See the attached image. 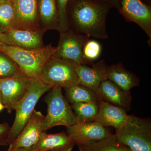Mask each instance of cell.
<instances>
[{
	"label": "cell",
	"instance_id": "1",
	"mask_svg": "<svg viewBox=\"0 0 151 151\" xmlns=\"http://www.w3.org/2000/svg\"><path fill=\"white\" fill-rule=\"evenodd\" d=\"M88 0H70L67 7L68 25L74 32L98 39L108 37L106 19L109 12Z\"/></svg>",
	"mask_w": 151,
	"mask_h": 151
},
{
	"label": "cell",
	"instance_id": "2",
	"mask_svg": "<svg viewBox=\"0 0 151 151\" xmlns=\"http://www.w3.org/2000/svg\"><path fill=\"white\" fill-rule=\"evenodd\" d=\"M56 50L57 47L51 44L36 49L0 44V51L14 61L22 72L33 79L40 78L44 66Z\"/></svg>",
	"mask_w": 151,
	"mask_h": 151
},
{
	"label": "cell",
	"instance_id": "3",
	"mask_svg": "<svg viewBox=\"0 0 151 151\" xmlns=\"http://www.w3.org/2000/svg\"><path fill=\"white\" fill-rule=\"evenodd\" d=\"M120 142L132 151H151V120L129 116L126 124L115 134Z\"/></svg>",
	"mask_w": 151,
	"mask_h": 151
},
{
	"label": "cell",
	"instance_id": "4",
	"mask_svg": "<svg viewBox=\"0 0 151 151\" xmlns=\"http://www.w3.org/2000/svg\"><path fill=\"white\" fill-rule=\"evenodd\" d=\"M62 88L59 86L52 87L45 98L47 111L42 125L43 132L56 126L70 127L77 122L73 109L63 94Z\"/></svg>",
	"mask_w": 151,
	"mask_h": 151
},
{
	"label": "cell",
	"instance_id": "5",
	"mask_svg": "<svg viewBox=\"0 0 151 151\" xmlns=\"http://www.w3.org/2000/svg\"><path fill=\"white\" fill-rule=\"evenodd\" d=\"M52 87L44 83L40 78H34L29 89L19 102L14 111L16 116L11 127L9 137V145L22 132L28 120L35 109L36 105L43 94L49 91Z\"/></svg>",
	"mask_w": 151,
	"mask_h": 151
},
{
	"label": "cell",
	"instance_id": "6",
	"mask_svg": "<svg viewBox=\"0 0 151 151\" xmlns=\"http://www.w3.org/2000/svg\"><path fill=\"white\" fill-rule=\"evenodd\" d=\"M78 64L52 56L44 66L40 79L52 88L59 86L64 89L80 84L76 71Z\"/></svg>",
	"mask_w": 151,
	"mask_h": 151
},
{
	"label": "cell",
	"instance_id": "7",
	"mask_svg": "<svg viewBox=\"0 0 151 151\" xmlns=\"http://www.w3.org/2000/svg\"><path fill=\"white\" fill-rule=\"evenodd\" d=\"M59 43L53 56L70 60L78 65H91L83 54V48L89 37L68 29L60 33Z\"/></svg>",
	"mask_w": 151,
	"mask_h": 151
},
{
	"label": "cell",
	"instance_id": "8",
	"mask_svg": "<svg viewBox=\"0 0 151 151\" xmlns=\"http://www.w3.org/2000/svg\"><path fill=\"white\" fill-rule=\"evenodd\" d=\"M33 79L21 70L9 78H0L2 102L9 113L14 111L27 93Z\"/></svg>",
	"mask_w": 151,
	"mask_h": 151
},
{
	"label": "cell",
	"instance_id": "9",
	"mask_svg": "<svg viewBox=\"0 0 151 151\" xmlns=\"http://www.w3.org/2000/svg\"><path fill=\"white\" fill-rule=\"evenodd\" d=\"M118 10L127 21L137 24L145 31L151 46V6L142 0H121Z\"/></svg>",
	"mask_w": 151,
	"mask_h": 151
},
{
	"label": "cell",
	"instance_id": "10",
	"mask_svg": "<svg viewBox=\"0 0 151 151\" xmlns=\"http://www.w3.org/2000/svg\"><path fill=\"white\" fill-rule=\"evenodd\" d=\"M44 118L40 111L35 110L19 134L9 145V150L29 148L35 145L43 132L42 128Z\"/></svg>",
	"mask_w": 151,
	"mask_h": 151
},
{
	"label": "cell",
	"instance_id": "11",
	"mask_svg": "<svg viewBox=\"0 0 151 151\" xmlns=\"http://www.w3.org/2000/svg\"><path fill=\"white\" fill-rule=\"evenodd\" d=\"M66 133L78 147L90 141L104 139L112 134L108 129L96 122H76L67 127Z\"/></svg>",
	"mask_w": 151,
	"mask_h": 151
},
{
	"label": "cell",
	"instance_id": "12",
	"mask_svg": "<svg viewBox=\"0 0 151 151\" xmlns=\"http://www.w3.org/2000/svg\"><path fill=\"white\" fill-rule=\"evenodd\" d=\"M38 0H12L15 12L13 28L39 29Z\"/></svg>",
	"mask_w": 151,
	"mask_h": 151
},
{
	"label": "cell",
	"instance_id": "13",
	"mask_svg": "<svg viewBox=\"0 0 151 151\" xmlns=\"http://www.w3.org/2000/svg\"><path fill=\"white\" fill-rule=\"evenodd\" d=\"M129 116L123 108L102 100L94 122L104 127H113L117 130L126 124Z\"/></svg>",
	"mask_w": 151,
	"mask_h": 151
},
{
	"label": "cell",
	"instance_id": "14",
	"mask_svg": "<svg viewBox=\"0 0 151 151\" xmlns=\"http://www.w3.org/2000/svg\"><path fill=\"white\" fill-rule=\"evenodd\" d=\"M43 32L40 29H18L12 28L6 35L9 45L26 49H36L44 47L42 41Z\"/></svg>",
	"mask_w": 151,
	"mask_h": 151
},
{
	"label": "cell",
	"instance_id": "15",
	"mask_svg": "<svg viewBox=\"0 0 151 151\" xmlns=\"http://www.w3.org/2000/svg\"><path fill=\"white\" fill-rule=\"evenodd\" d=\"M92 67L77 65L76 71L80 84L87 86L97 93L101 82L107 80L106 71L108 65L104 60L93 63Z\"/></svg>",
	"mask_w": 151,
	"mask_h": 151
},
{
	"label": "cell",
	"instance_id": "16",
	"mask_svg": "<svg viewBox=\"0 0 151 151\" xmlns=\"http://www.w3.org/2000/svg\"><path fill=\"white\" fill-rule=\"evenodd\" d=\"M97 93L104 101L127 112L131 110L132 97L130 92H125L110 80L107 79L101 82Z\"/></svg>",
	"mask_w": 151,
	"mask_h": 151
},
{
	"label": "cell",
	"instance_id": "17",
	"mask_svg": "<svg viewBox=\"0 0 151 151\" xmlns=\"http://www.w3.org/2000/svg\"><path fill=\"white\" fill-rule=\"evenodd\" d=\"M75 145L66 132L47 134L43 132L37 142L32 147V151H71Z\"/></svg>",
	"mask_w": 151,
	"mask_h": 151
},
{
	"label": "cell",
	"instance_id": "18",
	"mask_svg": "<svg viewBox=\"0 0 151 151\" xmlns=\"http://www.w3.org/2000/svg\"><path fill=\"white\" fill-rule=\"evenodd\" d=\"M106 75L108 80L125 92H129L132 88L139 86L140 82V78L132 71L126 69L121 63L108 65Z\"/></svg>",
	"mask_w": 151,
	"mask_h": 151
},
{
	"label": "cell",
	"instance_id": "19",
	"mask_svg": "<svg viewBox=\"0 0 151 151\" xmlns=\"http://www.w3.org/2000/svg\"><path fill=\"white\" fill-rule=\"evenodd\" d=\"M38 12L44 29H52L59 31L56 0H38Z\"/></svg>",
	"mask_w": 151,
	"mask_h": 151
},
{
	"label": "cell",
	"instance_id": "20",
	"mask_svg": "<svg viewBox=\"0 0 151 151\" xmlns=\"http://www.w3.org/2000/svg\"><path fill=\"white\" fill-rule=\"evenodd\" d=\"M65 97L71 104L78 103H95L102 100L100 95L89 87L79 84L65 88Z\"/></svg>",
	"mask_w": 151,
	"mask_h": 151
},
{
	"label": "cell",
	"instance_id": "21",
	"mask_svg": "<svg viewBox=\"0 0 151 151\" xmlns=\"http://www.w3.org/2000/svg\"><path fill=\"white\" fill-rule=\"evenodd\" d=\"M79 147L84 151H132L112 134L104 139L90 141Z\"/></svg>",
	"mask_w": 151,
	"mask_h": 151
},
{
	"label": "cell",
	"instance_id": "22",
	"mask_svg": "<svg viewBox=\"0 0 151 151\" xmlns=\"http://www.w3.org/2000/svg\"><path fill=\"white\" fill-rule=\"evenodd\" d=\"M77 122L89 123L94 122L98 113L99 105L95 103H78L71 104Z\"/></svg>",
	"mask_w": 151,
	"mask_h": 151
},
{
	"label": "cell",
	"instance_id": "23",
	"mask_svg": "<svg viewBox=\"0 0 151 151\" xmlns=\"http://www.w3.org/2000/svg\"><path fill=\"white\" fill-rule=\"evenodd\" d=\"M15 12L12 1L0 3V32L6 33L14 27Z\"/></svg>",
	"mask_w": 151,
	"mask_h": 151
},
{
	"label": "cell",
	"instance_id": "24",
	"mask_svg": "<svg viewBox=\"0 0 151 151\" xmlns=\"http://www.w3.org/2000/svg\"><path fill=\"white\" fill-rule=\"evenodd\" d=\"M20 71L14 61L0 51V78H9Z\"/></svg>",
	"mask_w": 151,
	"mask_h": 151
},
{
	"label": "cell",
	"instance_id": "25",
	"mask_svg": "<svg viewBox=\"0 0 151 151\" xmlns=\"http://www.w3.org/2000/svg\"><path fill=\"white\" fill-rule=\"evenodd\" d=\"M102 52V46L97 41L89 40L86 42L83 48L84 58L89 62L93 63L94 60L99 58Z\"/></svg>",
	"mask_w": 151,
	"mask_h": 151
},
{
	"label": "cell",
	"instance_id": "26",
	"mask_svg": "<svg viewBox=\"0 0 151 151\" xmlns=\"http://www.w3.org/2000/svg\"><path fill=\"white\" fill-rule=\"evenodd\" d=\"M70 0H56L58 16V26L60 33L65 32L68 30L67 11Z\"/></svg>",
	"mask_w": 151,
	"mask_h": 151
},
{
	"label": "cell",
	"instance_id": "27",
	"mask_svg": "<svg viewBox=\"0 0 151 151\" xmlns=\"http://www.w3.org/2000/svg\"><path fill=\"white\" fill-rule=\"evenodd\" d=\"M11 127L8 123L0 124V146L9 145V137Z\"/></svg>",
	"mask_w": 151,
	"mask_h": 151
},
{
	"label": "cell",
	"instance_id": "28",
	"mask_svg": "<svg viewBox=\"0 0 151 151\" xmlns=\"http://www.w3.org/2000/svg\"><path fill=\"white\" fill-rule=\"evenodd\" d=\"M91 2L94 3L110 10L113 8L119 9L120 7L121 0H88Z\"/></svg>",
	"mask_w": 151,
	"mask_h": 151
},
{
	"label": "cell",
	"instance_id": "29",
	"mask_svg": "<svg viewBox=\"0 0 151 151\" xmlns=\"http://www.w3.org/2000/svg\"><path fill=\"white\" fill-rule=\"evenodd\" d=\"M0 44L9 45V42L5 34L0 32Z\"/></svg>",
	"mask_w": 151,
	"mask_h": 151
},
{
	"label": "cell",
	"instance_id": "30",
	"mask_svg": "<svg viewBox=\"0 0 151 151\" xmlns=\"http://www.w3.org/2000/svg\"><path fill=\"white\" fill-rule=\"evenodd\" d=\"M32 147L29 148H22L16 149V150H11L6 151H31L32 150Z\"/></svg>",
	"mask_w": 151,
	"mask_h": 151
},
{
	"label": "cell",
	"instance_id": "31",
	"mask_svg": "<svg viewBox=\"0 0 151 151\" xmlns=\"http://www.w3.org/2000/svg\"><path fill=\"white\" fill-rule=\"evenodd\" d=\"M142 1L146 4L151 6V0H142Z\"/></svg>",
	"mask_w": 151,
	"mask_h": 151
},
{
	"label": "cell",
	"instance_id": "32",
	"mask_svg": "<svg viewBox=\"0 0 151 151\" xmlns=\"http://www.w3.org/2000/svg\"><path fill=\"white\" fill-rule=\"evenodd\" d=\"M4 108H5L4 105L3 104L1 100H0V112H1V111H2L3 109H4Z\"/></svg>",
	"mask_w": 151,
	"mask_h": 151
},
{
	"label": "cell",
	"instance_id": "33",
	"mask_svg": "<svg viewBox=\"0 0 151 151\" xmlns=\"http://www.w3.org/2000/svg\"><path fill=\"white\" fill-rule=\"evenodd\" d=\"M12 0H0V3L6 2Z\"/></svg>",
	"mask_w": 151,
	"mask_h": 151
},
{
	"label": "cell",
	"instance_id": "34",
	"mask_svg": "<svg viewBox=\"0 0 151 151\" xmlns=\"http://www.w3.org/2000/svg\"><path fill=\"white\" fill-rule=\"evenodd\" d=\"M0 100H1V82H0ZM2 101V100H1Z\"/></svg>",
	"mask_w": 151,
	"mask_h": 151
},
{
	"label": "cell",
	"instance_id": "35",
	"mask_svg": "<svg viewBox=\"0 0 151 151\" xmlns=\"http://www.w3.org/2000/svg\"><path fill=\"white\" fill-rule=\"evenodd\" d=\"M79 151H84L81 148L79 147Z\"/></svg>",
	"mask_w": 151,
	"mask_h": 151
},
{
	"label": "cell",
	"instance_id": "36",
	"mask_svg": "<svg viewBox=\"0 0 151 151\" xmlns=\"http://www.w3.org/2000/svg\"><path fill=\"white\" fill-rule=\"evenodd\" d=\"M31 151H33L32 150Z\"/></svg>",
	"mask_w": 151,
	"mask_h": 151
}]
</instances>
